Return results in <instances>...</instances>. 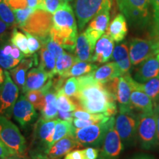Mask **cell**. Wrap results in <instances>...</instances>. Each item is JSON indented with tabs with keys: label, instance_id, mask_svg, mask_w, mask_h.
Instances as JSON below:
<instances>
[{
	"label": "cell",
	"instance_id": "obj_55",
	"mask_svg": "<svg viewBox=\"0 0 159 159\" xmlns=\"http://www.w3.org/2000/svg\"><path fill=\"white\" fill-rule=\"evenodd\" d=\"M152 37L157 38V39H159V31L158 32V33H157V34H156V35H154V36H152Z\"/></svg>",
	"mask_w": 159,
	"mask_h": 159
},
{
	"label": "cell",
	"instance_id": "obj_44",
	"mask_svg": "<svg viewBox=\"0 0 159 159\" xmlns=\"http://www.w3.org/2000/svg\"><path fill=\"white\" fill-rule=\"evenodd\" d=\"M97 123H99V122L95 120H83V119L77 118H74L72 121V125L75 128H83L89 126V125L97 124Z\"/></svg>",
	"mask_w": 159,
	"mask_h": 159
},
{
	"label": "cell",
	"instance_id": "obj_18",
	"mask_svg": "<svg viewBox=\"0 0 159 159\" xmlns=\"http://www.w3.org/2000/svg\"><path fill=\"white\" fill-rule=\"evenodd\" d=\"M137 69L134 80L139 83H144L159 75V53L145 60Z\"/></svg>",
	"mask_w": 159,
	"mask_h": 159
},
{
	"label": "cell",
	"instance_id": "obj_5",
	"mask_svg": "<svg viewBox=\"0 0 159 159\" xmlns=\"http://www.w3.org/2000/svg\"><path fill=\"white\" fill-rule=\"evenodd\" d=\"M114 122L115 117L113 116L102 122L89 125L83 128H75L74 127L73 135L83 147L100 148L109 128Z\"/></svg>",
	"mask_w": 159,
	"mask_h": 159
},
{
	"label": "cell",
	"instance_id": "obj_37",
	"mask_svg": "<svg viewBox=\"0 0 159 159\" xmlns=\"http://www.w3.org/2000/svg\"><path fill=\"white\" fill-rule=\"evenodd\" d=\"M63 93L69 97L75 98L79 90V82L77 77H71L63 83L62 86Z\"/></svg>",
	"mask_w": 159,
	"mask_h": 159
},
{
	"label": "cell",
	"instance_id": "obj_13",
	"mask_svg": "<svg viewBox=\"0 0 159 159\" xmlns=\"http://www.w3.org/2000/svg\"><path fill=\"white\" fill-rule=\"evenodd\" d=\"M110 9H103L91 20L89 27L84 31L90 41L94 44L108 27L110 20Z\"/></svg>",
	"mask_w": 159,
	"mask_h": 159
},
{
	"label": "cell",
	"instance_id": "obj_10",
	"mask_svg": "<svg viewBox=\"0 0 159 159\" xmlns=\"http://www.w3.org/2000/svg\"><path fill=\"white\" fill-rule=\"evenodd\" d=\"M5 80L0 85V115L11 118L19 97V88L11 78L9 71H4Z\"/></svg>",
	"mask_w": 159,
	"mask_h": 159
},
{
	"label": "cell",
	"instance_id": "obj_16",
	"mask_svg": "<svg viewBox=\"0 0 159 159\" xmlns=\"http://www.w3.org/2000/svg\"><path fill=\"white\" fill-rule=\"evenodd\" d=\"M134 78L130 74H126L119 77L116 90V102L119 103V109L133 108L130 104V96L133 91Z\"/></svg>",
	"mask_w": 159,
	"mask_h": 159
},
{
	"label": "cell",
	"instance_id": "obj_35",
	"mask_svg": "<svg viewBox=\"0 0 159 159\" xmlns=\"http://www.w3.org/2000/svg\"><path fill=\"white\" fill-rule=\"evenodd\" d=\"M41 41L42 43V46L48 49L49 52L56 59L58 58L60 56H61L65 52L63 47L58 43L55 41L49 35L45 39L41 40Z\"/></svg>",
	"mask_w": 159,
	"mask_h": 159
},
{
	"label": "cell",
	"instance_id": "obj_6",
	"mask_svg": "<svg viewBox=\"0 0 159 159\" xmlns=\"http://www.w3.org/2000/svg\"><path fill=\"white\" fill-rule=\"evenodd\" d=\"M133 108L119 109L115 119V128L125 147H131L136 144V128L138 115L134 114Z\"/></svg>",
	"mask_w": 159,
	"mask_h": 159
},
{
	"label": "cell",
	"instance_id": "obj_2",
	"mask_svg": "<svg viewBox=\"0 0 159 159\" xmlns=\"http://www.w3.org/2000/svg\"><path fill=\"white\" fill-rule=\"evenodd\" d=\"M79 90L75 99L77 103L81 102L114 103L116 100L106 85L97 82L91 73L77 77Z\"/></svg>",
	"mask_w": 159,
	"mask_h": 159
},
{
	"label": "cell",
	"instance_id": "obj_27",
	"mask_svg": "<svg viewBox=\"0 0 159 159\" xmlns=\"http://www.w3.org/2000/svg\"><path fill=\"white\" fill-rule=\"evenodd\" d=\"M97 68V66L91 62L77 61L72 65L70 69L61 77H63V79H66L71 77H78L83 76V75H88L89 73L92 72Z\"/></svg>",
	"mask_w": 159,
	"mask_h": 159
},
{
	"label": "cell",
	"instance_id": "obj_56",
	"mask_svg": "<svg viewBox=\"0 0 159 159\" xmlns=\"http://www.w3.org/2000/svg\"><path fill=\"white\" fill-rule=\"evenodd\" d=\"M66 1H67V2H71V1H72V0H66Z\"/></svg>",
	"mask_w": 159,
	"mask_h": 159
},
{
	"label": "cell",
	"instance_id": "obj_8",
	"mask_svg": "<svg viewBox=\"0 0 159 159\" xmlns=\"http://www.w3.org/2000/svg\"><path fill=\"white\" fill-rule=\"evenodd\" d=\"M159 53V39L152 37L150 39L135 38L131 40L129 55L132 65L140 64L145 60Z\"/></svg>",
	"mask_w": 159,
	"mask_h": 159
},
{
	"label": "cell",
	"instance_id": "obj_47",
	"mask_svg": "<svg viewBox=\"0 0 159 159\" xmlns=\"http://www.w3.org/2000/svg\"><path fill=\"white\" fill-rule=\"evenodd\" d=\"M63 159H85L83 150L75 149L66 155Z\"/></svg>",
	"mask_w": 159,
	"mask_h": 159
},
{
	"label": "cell",
	"instance_id": "obj_50",
	"mask_svg": "<svg viewBox=\"0 0 159 159\" xmlns=\"http://www.w3.org/2000/svg\"><path fill=\"white\" fill-rule=\"evenodd\" d=\"M153 111L156 117L157 136H158V146H159V101L154 104Z\"/></svg>",
	"mask_w": 159,
	"mask_h": 159
},
{
	"label": "cell",
	"instance_id": "obj_26",
	"mask_svg": "<svg viewBox=\"0 0 159 159\" xmlns=\"http://www.w3.org/2000/svg\"><path fill=\"white\" fill-rule=\"evenodd\" d=\"M133 89H139L148 94L155 104L159 101V75L144 83H139L134 79Z\"/></svg>",
	"mask_w": 159,
	"mask_h": 159
},
{
	"label": "cell",
	"instance_id": "obj_28",
	"mask_svg": "<svg viewBox=\"0 0 159 159\" xmlns=\"http://www.w3.org/2000/svg\"><path fill=\"white\" fill-rule=\"evenodd\" d=\"M56 58L48 51L45 47L42 46L40 50V65L39 67L43 69L50 78H53L55 75Z\"/></svg>",
	"mask_w": 159,
	"mask_h": 159
},
{
	"label": "cell",
	"instance_id": "obj_14",
	"mask_svg": "<svg viewBox=\"0 0 159 159\" xmlns=\"http://www.w3.org/2000/svg\"><path fill=\"white\" fill-rule=\"evenodd\" d=\"M44 93V106L41 112V118L44 120L57 119L58 109L56 105L57 87L52 78L49 79L44 86L41 89Z\"/></svg>",
	"mask_w": 159,
	"mask_h": 159
},
{
	"label": "cell",
	"instance_id": "obj_58",
	"mask_svg": "<svg viewBox=\"0 0 159 159\" xmlns=\"http://www.w3.org/2000/svg\"><path fill=\"white\" fill-rule=\"evenodd\" d=\"M5 159H6V158H5Z\"/></svg>",
	"mask_w": 159,
	"mask_h": 159
},
{
	"label": "cell",
	"instance_id": "obj_33",
	"mask_svg": "<svg viewBox=\"0 0 159 159\" xmlns=\"http://www.w3.org/2000/svg\"><path fill=\"white\" fill-rule=\"evenodd\" d=\"M0 19L9 27L17 25L14 12L9 5L7 0H3L0 3Z\"/></svg>",
	"mask_w": 159,
	"mask_h": 159
},
{
	"label": "cell",
	"instance_id": "obj_24",
	"mask_svg": "<svg viewBox=\"0 0 159 159\" xmlns=\"http://www.w3.org/2000/svg\"><path fill=\"white\" fill-rule=\"evenodd\" d=\"M130 104L133 108L140 112H149L153 111L154 103L152 99L139 89H133L130 96Z\"/></svg>",
	"mask_w": 159,
	"mask_h": 159
},
{
	"label": "cell",
	"instance_id": "obj_12",
	"mask_svg": "<svg viewBox=\"0 0 159 159\" xmlns=\"http://www.w3.org/2000/svg\"><path fill=\"white\" fill-rule=\"evenodd\" d=\"M13 116L21 127L25 128L35 122L38 117L36 109L27 100L25 94L17 99L13 109Z\"/></svg>",
	"mask_w": 159,
	"mask_h": 159
},
{
	"label": "cell",
	"instance_id": "obj_57",
	"mask_svg": "<svg viewBox=\"0 0 159 159\" xmlns=\"http://www.w3.org/2000/svg\"><path fill=\"white\" fill-rule=\"evenodd\" d=\"M2 1H3V0H0V3H1Z\"/></svg>",
	"mask_w": 159,
	"mask_h": 159
},
{
	"label": "cell",
	"instance_id": "obj_41",
	"mask_svg": "<svg viewBox=\"0 0 159 159\" xmlns=\"http://www.w3.org/2000/svg\"><path fill=\"white\" fill-rule=\"evenodd\" d=\"M66 2V0H43L42 10L50 14H53Z\"/></svg>",
	"mask_w": 159,
	"mask_h": 159
},
{
	"label": "cell",
	"instance_id": "obj_19",
	"mask_svg": "<svg viewBox=\"0 0 159 159\" xmlns=\"http://www.w3.org/2000/svg\"><path fill=\"white\" fill-rule=\"evenodd\" d=\"M49 79H51L49 75L41 67L33 68L27 72L25 85L21 89V92L25 94L28 91L41 89Z\"/></svg>",
	"mask_w": 159,
	"mask_h": 159
},
{
	"label": "cell",
	"instance_id": "obj_7",
	"mask_svg": "<svg viewBox=\"0 0 159 159\" xmlns=\"http://www.w3.org/2000/svg\"><path fill=\"white\" fill-rule=\"evenodd\" d=\"M0 139L14 156H22L27 150L25 137L7 117L0 115Z\"/></svg>",
	"mask_w": 159,
	"mask_h": 159
},
{
	"label": "cell",
	"instance_id": "obj_42",
	"mask_svg": "<svg viewBox=\"0 0 159 159\" xmlns=\"http://www.w3.org/2000/svg\"><path fill=\"white\" fill-rule=\"evenodd\" d=\"M152 7H153L154 16V26L153 35H156L159 31V0H151Z\"/></svg>",
	"mask_w": 159,
	"mask_h": 159
},
{
	"label": "cell",
	"instance_id": "obj_53",
	"mask_svg": "<svg viewBox=\"0 0 159 159\" xmlns=\"http://www.w3.org/2000/svg\"><path fill=\"white\" fill-rule=\"evenodd\" d=\"M4 80H5V74H4V70L2 67H0V85L2 84Z\"/></svg>",
	"mask_w": 159,
	"mask_h": 159
},
{
	"label": "cell",
	"instance_id": "obj_36",
	"mask_svg": "<svg viewBox=\"0 0 159 159\" xmlns=\"http://www.w3.org/2000/svg\"><path fill=\"white\" fill-rule=\"evenodd\" d=\"M74 118L83 119V120H95L101 122L107 120L111 116H107L103 114H93L83 109L77 108L74 112Z\"/></svg>",
	"mask_w": 159,
	"mask_h": 159
},
{
	"label": "cell",
	"instance_id": "obj_46",
	"mask_svg": "<svg viewBox=\"0 0 159 159\" xmlns=\"http://www.w3.org/2000/svg\"><path fill=\"white\" fill-rule=\"evenodd\" d=\"M7 2L13 10L22 9L28 7L27 0H7Z\"/></svg>",
	"mask_w": 159,
	"mask_h": 159
},
{
	"label": "cell",
	"instance_id": "obj_52",
	"mask_svg": "<svg viewBox=\"0 0 159 159\" xmlns=\"http://www.w3.org/2000/svg\"><path fill=\"white\" fill-rule=\"evenodd\" d=\"M130 159H156L153 156L148 154H138Z\"/></svg>",
	"mask_w": 159,
	"mask_h": 159
},
{
	"label": "cell",
	"instance_id": "obj_1",
	"mask_svg": "<svg viewBox=\"0 0 159 159\" xmlns=\"http://www.w3.org/2000/svg\"><path fill=\"white\" fill-rule=\"evenodd\" d=\"M49 35L63 49L73 52L76 46L77 27L72 7L66 2L52 14Z\"/></svg>",
	"mask_w": 159,
	"mask_h": 159
},
{
	"label": "cell",
	"instance_id": "obj_20",
	"mask_svg": "<svg viewBox=\"0 0 159 159\" xmlns=\"http://www.w3.org/2000/svg\"><path fill=\"white\" fill-rule=\"evenodd\" d=\"M95 44L89 39L85 32L77 35L75 46V57L77 61L92 62Z\"/></svg>",
	"mask_w": 159,
	"mask_h": 159
},
{
	"label": "cell",
	"instance_id": "obj_49",
	"mask_svg": "<svg viewBox=\"0 0 159 159\" xmlns=\"http://www.w3.org/2000/svg\"><path fill=\"white\" fill-rule=\"evenodd\" d=\"M28 7L36 10H42L43 0H27Z\"/></svg>",
	"mask_w": 159,
	"mask_h": 159
},
{
	"label": "cell",
	"instance_id": "obj_38",
	"mask_svg": "<svg viewBox=\"0 0 159 159\" xmlns=\"http://www.w3.org/2000/svg\"><path fill=\"white\" fill-rule=\"evenodd\" d=\"M13 11L14 12L17 25L21 27L28 21V19L35 11V10L31 8L30 7H25V8L16 9L13 10Z\"/></svg>",
	"mask_w": 159,
	"mask_h": 159
},
{
	"label": "cell",
	"instance_id": "obj_21",
	"mask_svg": "<svg viewBox=\"0 0 159 159\" xmlns=\"http://www.w3.org/2000/svg\"><path fill=\"white\" fill-rule=\"evenodd\" d=\"M128 23L127 20L122 13L116 15V17L108 25L106 30V34L116 42H120L124 40L128 33Z\"/></svg>",
	"mask_w": 159,
	"mask_h": 159
},
{
	"label": "cell",
	"instance_id": "obj_34",
	"mask_svg": "<svg viewBox=\"0 0 159 159\" xmlns=\"http://www.w3.org/2000/svg\"><path fill=\"white\" fill-rule=\"evenodd\" d=\"M27 100L38 111H41L44 106V93L41 89L28 91L25 93Z\"/></svg>",
	"mask_w": 159,
	"mask_h": 159
},
{
	"label": "cell",
	"instance_id": "obj_40",
	"mask_svg": "<svg viewBox=\"0 0 159 159\" xmlns=\"http://www.w3.org/2000/svg\"><path fill=\"white\" fill-rule=\"evenodd\" d=\"M26 36L27 38V45H28V49L30 55H33L39 50L42 47V43L39 38L33 35L28 32L25 31Z\"/></svg>",
	"mask_w": 159,
	"mask_h": 159
},
{
	"label": "cell",
	"instance_id": "obj_32",
	"mask_svg": "<svg viewBox=\"0 0 159 159\" xmlns=\"http://www.w3.org/2000/svg\"><path fill=\"white\" fill-rule=\"evenodd\" d=\"M11 43L19 48L25 54V57L30 56L29 53L28 45H27V38L22 32L14 28L12 31Z\"/></svg>",
	"mask_w": 159,
	"mask_h": 159
},
{
	"label": "cell",
	"instance_id": "obj_45",
	"mask_svg": "<svg viewBox=\"0 0 159 159\" xmlns=\"http://www.w3.org/2000/svg\"><path fill=\"white\" fill-rule=\"evenodd\" d=\"M73 112L58 110L57 111V119L61 121H68V122H72L73 119H74V114H73Z\"/></svg>",
	"mask_w": 159,
	"mask_h": 159
},
{
	"label": "cell",
	"instance_id": "obj_4",
	"mask_svg": "<svg viewBox=\"0 0 159 159\" xmlns=\"http://www.w3.org/2000/svg\"><path fill=\"white\" fill-rule=\"evenodd\" d=\"M136 139L144 150H153L158 147L156 117L154 111L140 112L138 115Z\"/></svg>",
	"mask_w": 159,
	"mask_h": 159
},
{
	"label": "cell",
	"instance_id": "obj_39",
	"mask_svg": "<svg viewBox=\"0 0 159 159\" xmlns=\"http://www.w3.org/2000/svg\"><path fill=\"white\" fill-rule=\"evenodd\" d=\"M21 61L13 58L12 55H5L0 47V67L5 70H11L19 64Z\"/></svg>",
	"mask_w": 159,
	"mask_h": 159
},
{
	"label": "cell",
	"instance_id": "obj_30",
	"mask_svg": "<svg viewBox=\"0 0 159 159\" xmlns=\"http://www.w3.org/2000/svg\"><path fill=\"white\" fill-rule=\"evenodd\" d=\"M56 105L57 109L60 111L73 112L77 109V105L74 102V100L63 93L62 87L57 90Z\"/></svg>",
	"mask_w": 159,
	"mask_h": 159
},
{
	"label": "cell",
	"instance_id": "obj_22",
	"mask_svg": "<svg viewBox=\"0 0 159 159\" xmlns=\"http://www.w3.org/2000/svg\"><path fill=\"white\" fill-rule=\"evenodd\" d=\"M112 58L118 66L121 75L129 74L132 63H131L129 49L127 43H119L114 47Z\"/></svg>",
	"mask_w": 159,
	"mask_h": 159
},
{
	"label": "cell",
	"instance_id": "obj_25",
	"mask_svg": "<svg viewBox=\"0 0 159 159\" xmlns=\"http://www.w3.org/2000/svg\"><path fill=\"white\" fill-rule=\"evenodd\" d=\"M34 59H23L16 66L9 71L12 79L19 89H22L25 85L27 71L34 64Z\"/></svg>",
	"mask_w": 159,
	"mask_h": 159
},
{
	"label": "cell",
	"instance_id": "obj_51",
	"mask_svg": "<svg viewBox=\"0 0 159 159\" xmlns=\"http://www.w3.org/2000/svg\"><path fill=\"white\" fill-rule=\"evenodd\" d=\"M10 27L8 26L0 19V40H2L5 36L6 33H7V30Z\"/></svg>",
	"mask_w": 159,
	"mask_h": 159
},
{
	"label": "cell",
	"instance_id": "obj_3",
	"mask_svg": "<svg viewBox=\"0 0 159 159\" xmlns=\"http://www.w3.org/2000/svg\"><path fill=\"white\" fill-rule=\"evenodd\" d=\"M151 0H117L119 8L129 24L134 27L142 28L150 20Z\"/></svg>",
	"mask_w": 159,
	"mask_h": 159
},
{
	"label": "cell",
	"instance_id": "obj_31",
	"mask_svg": "<svg viewBox=\"0 0 159 159\" xmlns=\"http://www.w3.org/2000/svg\"><path fill=\"white\" fill-rule=\"evenodd\" d=\"M73 130H74V126L72 122L59 120L55 125L54 134L52 136V145L60 139L64 138L68 135L73 134Z\"/></svg>",
	"mask_w": 159,
	"mask_h": 159
},
{
	"label": "cell",
	"instance_id": "obj_9",
	"mask_svg": "<svg viewBox=\"0 0 159 159\" xmlns=\"http://www.w3.org/2000/svg\"><path fill=\"white\" fill-rule=\"evenodd\" d=\"M113 0H76L75 12L80 30L103 9H111Z\"/></svg>",
	"mask_w": 159,
	"mask_h": 159
},
{
	"label": "cell",
	"instance_id": "obj_54",
	"mask_svg": "<svg viewBox=\"0 0 159 159\" xmlns=\"http://www.w3.org/2000/svg\"><path fill=\"white\" fill-rule=\"evenodd\" d=\"M6 159H27L25 158V157L23 156H11V157H9V158H6Z\"/></svg>",
	"mask_w": 159,
	"mask_h": 159
},
{
	"label": "cell",
	"instance_id": "obj_43",
	"mask_svg": "<svg viewBox=\"0 0 159 159\" xmlns=\"http://www.w3.org/2000/svg\"><path fill=\"white\" fill-rule=\"evenodd\" d=\"M83 155L85 159H98L99 150L94 147H88L83 149Z\"/></svg>",
	"mask_w": 159,
	"mask_h": 159
},
{
	"label": "cell",
	"instance_id": "obj_23",
	"mask_svg": "<svg viewBox=\"0 0 159 159\" xmlns=\"http://www.w3.org/2000/svg\"><path fill=\"white\" fill-rule=\"evenodd\" d=\"M91 75L97 82L105 84L113 79L122 76L116 62H110L93 71Z\"/></svg>",
	"mask_w": 159,
	"mask_h": 159
},
{
	"label": "cell",
	"instance_id": "obj_15",
	"mask_svg": "<svg viewBox=\"0 0 159 159\" xmlns=\"http://www.w3.org/2000/svg\"><path fill=\"white\" fill-rule=\"evenodd\" d=\"M82 147V144L77 140L74 135H68L51 147L46 154L44 159H61L70 151Z\"/></svg>",
	"mask_w": 159,
	"mask_h": 159
},
{
	"label": "cell",
	"instance_id": "obj_48",
	"mask_svg": "<svg viewBox=\"0 0 159 159\" xmlns=\"http://www.w3.org/2000/svg\"><path fill=\"white\" fill-rule=\"evenodd\" d=\"M13 156L14 155L13 154V152H11V150L0 139V158L5 159Z\"/></svg>",
	"mask_w": 159,
	"mask_h": 159
},
{
	"label": "cell",
	"instance_id": "obj_17",
	"mask_svg": "<svg viewBox=\"0 0 159 159\" xmlns=\"http://www.w3.org/2000/svg\"><path fill=\"white\" fill-rule=\"evenodd\" d=\"M114 49V41L108 34L104 33L97 41L94 47L92 62L104 63L111 58Z\"/></svg>",
	"mask_w": 159,
	"mask_h": 159
},
{
	"label": "cell",
	"instance_id": "obj_29",
	"mask_svg": "<svg viewBox=\"0 0 159 159\" xmlns=\"http://www.w3.org/2000/svg\"><path fill=\"white\" fill-rule=\"evenodd\" d=\"M77 61L76 57L65 52L61 56L56 59L55 75L63 76Z\"/></svg>",
	"mask_w": 159,
	"mask_h": 159
},
{
	"label": "cell",
	"instance_id": "obj_11",
	"mask_svg": "<svg viewBox=\"0 0 159 159\" xmlns=\"http://www.w3.org/2000/svg\"><path fill=\"white\" fill-rule=\"evenodd\" d=\"M123 150L124 145L115 128L114 122L105 135L98 159H118Z\"/></svg>",
	"mask_w": 159,
	"mask_h": 159
}]
</instances>
